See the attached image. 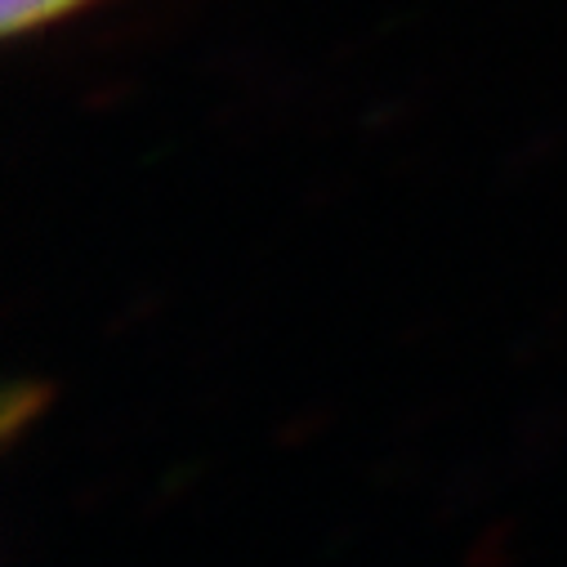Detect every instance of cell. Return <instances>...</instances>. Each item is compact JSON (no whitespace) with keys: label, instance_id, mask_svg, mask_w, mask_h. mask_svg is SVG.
Returning <instances> with one entry per match:
<instances>
[{"label":"cell","instance_id":"1","mask_svg":"<svg viewBox=\"0 0 567 567\" xmlns=\"http://www.w3.org/2000/svg\"><path fill=\"white\" fill-rule=\"evenodd\" d=\"M85 0H6V14H0V23H6L10 37H23L32 28H45L72 10H81Z\"/></svg>","mask_w":567,"mask_h":567}]
</instances>
